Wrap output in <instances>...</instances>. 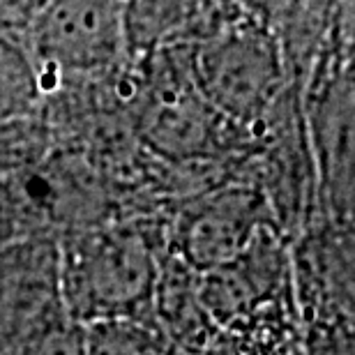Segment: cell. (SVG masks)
Masks as SVG:
<instances>
[{
  "label": "cell",
  "mask_w": 355,
  "mask_h": 355,
  "mask_svg": "<svg viewBox=\"0 0 355 355\" xmlns=\"http://www.w3.org/2000/svg\"><path fill=\"white\" fill-rule=\"evenodd\" d=\"M162 259L141 226L95 224L67 233L58 252V295L76 325L137 318L153 300Z\"/></svg>",
  "instance_id": "cell-1"
},
{
  "label": "cell",
  "mask_w": 355,
  "mask_h": 355,
  "mask_svg": "<svg viewBox=\"0 0 355 355\" xmlns=\"http://www.w3.org/2000/svg\"><path fill=\"white\" fill-rule=\"evenodd\" d=\"M191 72L205 102L233 130H257L286 79L279 42L245 12L191 46Z\"/></svg>",
  "instance_id": "cell-2"
},
{
  "label": "cell",
  "mask_w": 355,
  "mask_h": 355,
  "mask_svg": "<svg viewBox=\"0 0 355 355\" xmlns=\"http://www.w3.org/2000/svg\"><path fill=\"white\" fill-rule=\"evenodd\" d=\"M134 120L144 146L171 162L217 155L233 127L205 102L191 72V46H171L141 60Z\"/></svg>",
  "instance_id": "cell-3"
},
{
  "label": "cell",
  "mask_w": 355,
  "mask_h": 355,
  "mask_svg": "<svg viewBox=\"0 0 355 355\" xmlns=\"http://www.w3.org/2000/svg\"><path fill=\"white\" fill-rule=\"evenodd\" d=\"M21 51L44 92L72 79L113 72L130 58L123 0H49L33 21Z\"/></svg>",
  "instance_id": "cell-4"
},
{
  "label": "cell",
  "mask_w": 355,
  "mask_h": 355,
  "mask_svg": "<svg viewBox=\"0 0 355 355\" xmlns=\"http://www.w3.org/2000/svg\"><path fill=\"white\" fill-rule=\"evenodd\" d=\"M266 226H275V219L263 189L252 184L210 189L178 215L175 257L196 275H203L240 257Z\"/></svg>",
  "instance_id": "cell-5"
},
{
  "label": "cell",
  "mask_w": 355,
  "mask_h": 355,
  "mask_svg": "<svg viewBox=\"0 0 355 355\" xmlns=\"http://www.w3.org/2000/svg\"><path fill=\"white\" fill-rule=\"evenodd\" d=\"M284 272L286 261L279 229L266 226L240 257L201 275L198 300L212 323L233 325L275 300Z\"/></svg>",
  "instance_id": "cell-6"
},
{
  "label": "cell",
  "mask_w": 355,
  "mask_h": 355,
  "mask_svg": "<svg viewBox=\"0 0 355 355\" xmlns=\"http://www.w3.org/2000/svg\"><path fill=\"white\" fill-rule=\"evenodd\" d=\"M236 0H123L127 53L148 58L171 46H194L238 19Z\"/></svg>",
  "instance_id": "cell-7"
},
{
  "label": "cell",
  "mask_w": 355,
  "mask_h": 355,
  "mask_svg": "<svg viewBox=\"0 0 355 355\" xmlns=\"http://www.w3.org/2000/svg\"><path fill=\"white\" fill-rule=\"evenodd\" d=\"M314 157L330 217L353 224V81L339 72L314 111Z\"/></svg>",
  "instance_id": "cell-8"
},
{
  "label": "cell",
  "mask_w": 355,
  "mask_h": 355,
  "mask_svg": "<svg viewBox=\"0 0 355 355\" xmlns=\"http://www.w3.org/2000/svg\"><path fill=\"white\" fill-rule=\"evenodd\" d=\"M44 90L19 46L0 42V127L40 116Z\"/></svg>",
  "instance_id": "cell-9"
},
{
  "label": "cell",
  "mask_w": 355,
  "mask_h": 355,
  "mask_svg": "<svg viewBox=\"0 0 355 355\" xmlns=\"http://www.w3.org/2000/svg\"><path fill=\"white\" fill-rule=\"evenodd\" d=\"M86 355H164L159 339L148 335L132 323V318L123 321H106L90 325L86 330Z\"/></svg>",
  "instance_id": "cell-10"
},
{
  "label": "cell",
  "mask_w": 355,
  "mask_h": 355,
  "mask_svg": "<svg viewBox=\"0 0 355 355\" xmlns=\"http://www.w3.org/2000/svg\"><path fill=\"white\" fill-rule=\"evenodd\" d=\"M24 355H86V330L69 318L44 323L28 339Z\"/></svg>",
  "instance_id": "cell-11"
},
{
  "label": "cell",
  "mask_w": 355,
  "mask_h": 355,
  "mask_svg": "<svg viewBox=\"0 0 355 355\" xmlns=\"http://www.w3.org/2000/svg\"><path fill=\"white\" fill-rule=\"evenodd\" d=\"M24 238V226H21V215L17 196H14L12 180L0 178V247L19 243Z\"/></svg>",
  "instance_id": "cell-12"
},
{
  "label": "cell",
  "mask_w": 355,
  "mask_h": 355,
  "mask_svg": "<svg viewBox=\"0 0 355 355\" xmlns=\"http://www.w3.org/2000/svg\"><path fill=\"white\" fill-rule=\"evenodd\" d=\"M293 0H236V5L243 10L247 17L257 19L259 24L268 26L272 31V24L282 14H286Z\"/></svg>",
  "instance_id": "cell-13"
}]
</instances>
